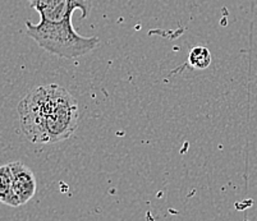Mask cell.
<instances>
[{
    "label": "cell",
    "instance_id": "obj_1",
    "mask_svg": "<svg viewBox=\"0 0 257 221\" xmlns=\"http://www.w3.org/2000/svg\"><path fill=\"white\" fill-rule=\"evenodd\" d=\"M23 133L34 143H55L69 138L78 127L76 99L58 85L40 86L18 105Z\"/></svg>",
    "mask_w": 257,
    "mask_h": 221
},
{
    "label": "cell",
    "instance_id": "obj_2",
    "mask_svg": "<svg viewBox=\"0 0 257 221\" xmlns=\"http://www.w3.org/2000/svg\"><path fill=\"white\" fill-rule=\"evenodd\" d=\"M27 35L40 48L59 58L72 59L88 54L100 44L99 37L81 36L73 26H44L26 22Z\"/></svg>",
    "mask_w": 257,
    "mask_h": 221
},
{
    "label": "cell",
    "instance_id": "obj_3",
    "mask_svg": "<svg viewBox=\"0 0 257 221\" xmlns=\"http://www.w3.org/2000/svg\"><path fill=\"white\" fill-rule=\"evenodd\" d=\"M30 6L39 12V23L44 26H73L72 16L81 9L82 18L90 16L92 0H29Z\"/></svg>",
    "mask_w": 257,
    "mask_h": 221
},
{
    "label": "cell",
    "instance_id": "obj_4",
    "mask_svg": "<svg viewBox=\"0 0 257 221\" xmlns=\"http://www.w3.org/2000/svg\"><path fill=\"white\" fill-rule=\"evenodd\" d=\"M13 175V187L12 192L18 199L20 204H25L35 196L36 193V179L35 174L29 166L21 161H13L9 164Z\"/></svg>",
    "mask_w": 257,
    "mask_h": 221
},
{
    "label": "cell",
    "instance_id": "obj_5",
    "mask_svg": "<svg viewBox=\"0 0 257 221\" xmlns=\"http://www.w3.org/2000/svg\"><path fill=\"white\" fill-rule=\"evenodd\" d=\"M13 187V175H12L11 167L8 165L0 166V202L12 207L21 206L18 199L12 192Z\"/></svg>",
    "mask_w": 257,
    "mask_h": 221
},
{
    "label": "cell",
    "instance_id": "obj_6",
    "mask_svg": "<svg viewBox=\"0 0 257 221\" xmlns=\"http://www.w3.org/2000/svg\"><path fill=\"white\" fill-rule=\"evenodd\" d=\"M211 53L205 46H195L191 49L188 54L189 66L195 69H206L211 64Z\"/></svg>",
    "mask_w": 257,
    "mask_h": 221
}]
</instances>
